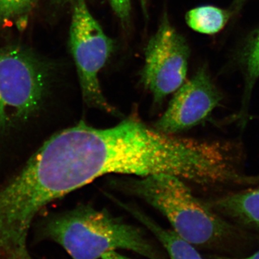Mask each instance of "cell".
Segmentation results:
<instances>
[{"instance_id":"6da1fadb","label":"cell","mask_w":259,"mask_h":259,"mask_svg":"<svg viewBox=\"0 0 259 259\" xmlns=\"http://www.w3.org/2000/svg\"><path fill=\"white\" fill-rule=\"evenodd\" d=\"M58 133L0 188V259H33L29 231L42 209L74 192Z\"/></svg>"},{"instance_id":"7a4b0ae2","label":"cell","mask_w":259,"mask_h":259,"mask_svg":"<svg viewBox=\"0 0 259 259\" xmlns=\"http://www.w3.org/2000/svg\"><path fill=\"white\" fill-rule=\"evenodd\" d=\"M166 217L173 231L194 246L237 253L255 243L254 236L197 199L182 179L158 174L123 183Z\"/></svg>"},{"instance_id":"3957f363","label":"cell","mask_w":259,"mask_h":259,"mask_svg":"<svg viewBox=\"0 0 259 259\" xmlns=\"http://www.w3.org/2000/svg\"><path fill=\"white\" fill-rule=\"evenodd\" d=\"M36 236L40 241L55 242L72 259H101L117 250H131L148 259H166L141 228L88 204L42 220Z\"/></svg>"},{"instance_id":"277c9868","label":"cell","mask_w":259,"mask_h":259,"mask_svg":"<svg viewBox=\"0 0 259 259\" xmlns=\"http://www.w3.org/2000/svg\"><path fill=\"white\" fill-rule=\"evenodd\" d=\"M49 79L47 65L35 54L19 47L0 49V132L39 110Z\"/></svg>"},{"instance_id":"5b68a950","label":"cell","mask_w":259,"mask_h":259,"mask_svg":"<svg viewBox=\"0 0 259 259\" xmlns=\"http://www.w3.org/2000/svg\"><path fill=\"white\" fill-rule=\"evenodd\" d=\"M69 47L79 76L81 95L89 107L117 115L118 112L102 93L99 73L110 59L115 41L94 18L85 0L73 3Z\"/></svg>"},{"instance_id":"8992f818","label":"cell","mask_w":259,"mask_h":259,"mask_svg":"<svg viewBox=\"0 0 259 259\" xmlns=\"http://www.w3.org/2000/svg\"><path fill=\"white\" fill-rule=\"evenodd\" d=\"M190 54L185 37L164 17L145 49L141 74V81L152 94L155 103L160 105L185 82Z\"/></svg>"},{"instance_id":"52a82bcc","label":"cell","mask_w":259,"mask_h":259,"mask_svg":"<svg viewBox=\"0 0 259 259\" xmlns=\"http://www.w3.org/2000/svg\"><path fill=\"white\" fill-rule=\"evenodd\" d=\"M168 108L155 123L164 134L176 135L207 120L223 100V95L206 69H200L178 90Z\"/></svg>"},{"instance_id":"ba28073f","label":"cell","mask_w":259,"mask_h":259,"mask_svg":"<svg viewBox=\"0 0 259 259\" xmlns=\"http://www.w3.org/2000/svg\"><path fill=\"white\" fill-rule=\"evenodd\" d=\"M207 204L237 226L259 229V185L226 192Z\"/></svg>"},{"instance_id":"9c48e42d","label":"cell","mask_w":259,"mask_h":259,"mask_svg":"<svg viewBox=\"0 0 259 259\" xmlns=\"http://www.w3.org/2000/svg\"><path fill=\"white\" fill-rule=\"evenodd\" d=\"M112 199L119 206L131 213L141 224L146 226L152 233L166 250L169 259H204L194 245L181 238L175 231L160 226L151 218L134 206L124 204L115 198Z\"/></svg>"},{"instance_id":"30bf717a","label":"cell","mask_w":259,"mask_h":259,"mask_svg":"<svg viewBox=\"0 0 259 259\" xmlns=\"http://www.w3.org/2000/svg\"><path fill=\"white\" fill-rule=\"evenodd\" d=\"M229 13L217 7L201 6L186 14V22L190 28L199 33L213 35L221 31L228 23Z\"/></svg>"},{"instance_id":"8fae6325","label":"cell","mask_w":259,"mask_h":259,"mask_svg":"<svg viewBox=\"0 0 259 259\" xmlns=\"http://www.w3.org/2000/svg\"><path fill=\"white\" fill-rule=\"evenodd\" d=\"M246 84L241 107L236 115V121L244 128L249 120V105L252 90L259 78V32L250 47L246 61Z\"/></svg>"},{"instance_id":"7c38bea8","label":"cell","mask_w":259,"mask_h":259,"mask_svg":"<svg viewBox=\"0 0 259 259\" xmlns=\"http://www.w3.org/2000/svg\"><path fill=\"white\" fill-rule=\"evenodd\" d=\"M36 0H0V21L23 20Z\"/></svg>"},{"instance_id":"4fadbf2b","label":"cell","mask_w":259,"mask_h":259,"mask_svg":"<svg viewBox=\"0 0 259 259\" xmlns=\"http://www.w3.org/2000/svg\"><path fill=\"white\" fill-rule=\"evenodd\" d=\"M112 9L122 23L128 22L131 16V0H109Z\"/></svg>"},{"instance_id":"5bb4252c","label":"cell","mask_w":259,"mask_h":259,"mask_svg":"<svg viewBox=\"0 0 259 259\" xmlns=\"http://www.w3.org/2000/svg\"><path fill=\"white\" fill-rule=\"evenodd\" d=\"M101 259H133L120 254L117 251H111L102 255Z\"/></svg>"},{"instance_id":"9a60e30c","label":"cell","mask_w":259,"mask_h":259,"mask_svg":"<svg viewBox=\"0 0 259 259\" xmlns=\"http://www.w3.org/2000/svg\"><path fill=\"white\" fill-rule=\"evenodd\" d=\"M52 1L56 5H65L69 4V3L73 4V3H74V2H76V0H52Z\"/></svg>"},{"instance_id":"2e32d148","label":"cell","mask_w":259,"mask_h":259,"mask_svg":"<svg viewBox=\"0 0 259 259\" xmlns=\"http://www.w3.org/2000/svg\"><path fill=\"white\" fill-rule=\"evenodd\" d=\"M236 259H259V250L258 251L255 252V253H253V254L249 255V256L245 257V258Z\"/></svg>"},{"instance_id":"e0dca14e","label":"cell","mask_w":259,"mask_h":259,"mask_svg":"<svg viewBox=\"0 0 259 259\" xmlns=\"http://www.w3.org/2000/svg\"><path fill=\"white\" fill-rule=\"evenodd\" d=\"M141 5H142L143 10L144 11L145 14L147 13V0H141Z\"/></svg>"},{"instance_id":"ac0fdd59","label":"cell","mask_w":259,"mask_h":259,"mask_svg":"<svg viewBox=\"0 0 259 259\" xmlns=\"http://www.w3.org/2000/svg\"><path fill=\"white\" fill-rule=\"evenodd\" d=\"M244 1L245 0H236V6L239 7L240 5H241L243 3H244Z\"/></svg>"}]
</instances>
